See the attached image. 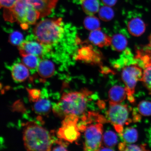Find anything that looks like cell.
I'll return each mask as SVG.
<instances>
[{
	"instance_id": "6da1fadb",
	"label": "cell",
	"mask_w": 151,
	"mask_h": 151,
	"mask_svg": "<svg viewBox=\"0 0 151 151\" xmlns=\"http://www.w3.org/2000/svg\"><path fill=\"white\" fill-rule=\"evenodd\" d=\"M91 93L88 90H84L81 92L64 94L53 107L54 114L64 118L69 115L78 116L84 114L87 105L88 97Z\"/></svg>"
},
{
	"instance_id": "7a4b0ae2",
	"label": "cell",
	"mask_w": 151,
	"mask_h": 151,
	"mask_svg": "<svg viewBox=\"0 0 151 151\" xmlns=\"http://www.w3.org/2000/svg\"><path fill=\"white\" fill-rule=\"evenodd\" d=\"M33 31L36 39L50 46L59 42L65 32L61 18H48L41 21L35 26Z\"/></svg>"
},
{
	"instance_id": "3957f363",
	"label": "cell",
	"mask_w": 151,
	"mask_h": 151,
	"mask_svg": "<svg viewBox=\"0 0 151 151\" xmlns=\"http://www.w3.org/2000/svg\"><path fill=\"white\" fill-rule=\"evenodd\" d=\"M23 139L28 151H50L53 143L49 132L34 123H29L24 128Z\"/></svg>"
},
{
	"instance_id": "277c9868",
	"label": "cell",
	"mask_w": 151,
	"mask_h": 151,
	"mask_svg": "<svg viewBox=\"0 0 151 151\" xmlns=\"http://www.w3.org/2000/svg\"><path fill=\"white\" fill-rule=\"evenodd\" d=\"M3 16L6 20L19 22L24 29L41 17L39 13L26 0H19L12 8L4 9Z\"/></svg>"
},
{
	"instance_id": "5b68a950",
	"label": "cell",
	"mask_w": 151,
	"mask_h": 151,
	"mask_svg": "<svg viewBox=\"0 0 151 151\" xmlns=\"http://www.w3.org/2000/svg\"><path fill=\"white\" fill-rule=\"evenodd\" d=\"M142 76V68L136 62L127 65L122 68V79L126 86L128 99L131 103L135 101L133 94L136 86L138 81H141Z\"/></svg>"
},
{
	"instance_id": "8992f818",
	"label": "cell",
	"mask_w": 151,
	"mask_h": 151,
	"mask_svg": "<svg viewBox=\"0 0 151 151\" xmlns=\"http://www.w3.org/2000/svg\"><path fill=\"white\" fill-rule=\"evenodd\" d=\"M129 113L127 105L109 101L107 112V120L112 124L120 136L124 131V124L129 123L130 121L128 119Z\"/></svg>"
},
{
	"instance_id": "52a82bcc",
	"label": "cell",
	"mask_w": 151,
	"mask_h": 151,
	"mask_svg": "<svg viewBox=\"0 0 151 151\" xmlns=\"http://www.w3.org/2000/svg\"><path fill=\"white\" fill-rule=\"evenodd\" d=\"M93 122L86 124L84 127L85 150L98 151L101 148L103 139V123Z\"/></svg>"
},
{
	"instance_id": "ba28073f",
	"label": "cell",
	"mask_w": 151,
	"mask_h": 151,
	"mask_svg": "<svg viewBox=\"0 0 151 151\" xmlns=\"http://www.w3.org/2000/svg\"><path fill=\"white\" fill-rule=\"evenodd\" d=\"M78 116L69 115L64 118L62 125L57 133L59 138L69 142L72 143L77 140L80 136L78 124Z\"/></svg>"
},
{
	"instance_id": "9c48e42d",
	"label": "cell",
	"mask_w": 151,
	"mask_h": 151,
	"mask_svg": "<svg viewBox=\"0 0 151 151\" xmlns=\"http://www.w3.org/2000/svg\"><path fill=\"white\" fill-rule=\"evenodd\" d=\"M135 59L143 69L142 81L151 94V50L149 47L138 50Z\"/></svg>"
},
{
	"instance_id": "30bf717a",
	"label": "cell",
	"mask_w": 151,
	"mask_h": 151,
	"mask_svg": "<svg viewBox=\"0 0 151 151\" xmlns=\"http://www.w3.org/2000/svg\"><path fill=\"white\" fill-rule=\"evenodd\" d=\"M18 49L21 56L32 54L42 58L51 50V46L43 44L37 40L36 41L27 40L21 43L18 46Z\"/></svg>"
},
{
	"instance_id": "8fae6325",
	"label": "cell",
	"mask_w": 151,
	"mask_h": 151,
	"mask_svg": "<svg viewBox=\"0 0 151 151\" xmlns=\"http://www.w3.org/2000/svg\"><path fill=\"white\" fill-rule=\"evenodd\" d=\"M40 14L41 17L48 16L56 6L58 0H26Z\"/></svg>"
},
{
	"instance_id": "7c38bea8",
	"label": "cell",
	"mask_w": 151,
	"mask_h": 151,
	"mask_svg": "<svg viewBox=\"0 0 151 151\" xmlns=\"http://www.w3.org/2000/svg\"><path fill=\"white\" fill-rule=\"evenodd\" d=\"M90 42L100 47L111 45V37L101 31V29L91 32L88 37Z\"/></svg>"
},
{
	"instance_id": "4fadbf2b",
	"label": "cell",
	"mask_w": 151,
	"mask_h": 151,
	"mask_svg": "<svg viewBox=\"0 0 151 151\" xmlns=\"http://www.w3.org/2000/svg\"><path fill=\"white\" fill-rule=\"evenodd\" d=\"M128 31L132 35L139 37L145 32L146 24L139 17H134L128 21L127 24Z\"/></svg>"
},
{
	"instance_id": "5bb4252c",
	"label": "cell",
	"mask_w": 151,
	"mask_h": 151,
	"mask_svg": "<svg viewBox=\"0 0 151 151\" xmlns=\"http://www.w3.org/2000/svg\"><path fill=\"white\" fill-rule=\"evenodd\" d=\"M11 74L14 80L17 82H23L29 76V71L27 67L23 63H17L11 68Z\"/></svg>"
},
{
	"instance_id": "9a60e30c",
	"label": "cell",
	"mask_w": 151,
	"mask_h": 151,
	"mask_svg": "<svg viewBox=\"0 0 151 151\" xmlns=\"http://www.w3.org/2000/svg\"><path fill=\"white\" fill-rule=\"evenodd\" d=\"M37 70L39 76L42 78H49L54 74L55 67L53 63L50 60H41L38 66Z\"/></svg>"
},
{
	"instance_id": "2e32d148",
	"label": "cell",
	"mask_w": 151,
	"mask_h": 151,
	"mask_svg": "<svg viewBox=\"0 0 151 151\" xmlns=\"http://www.w3.org/2000/svg\"><path fill=\"white\" fill-rule=\"evenodd\" d=\"M109 98L112 102L120 104L125 99L127 93L125 88L116 86L111 88L109 91Z\"/></svg>"
},
{
	"instance_id": "e0dca14e",
	"label": "cell",
	"mask_w": 151,
	"mask_h": 151,
	"mask_svg": "<svg viewBox=\"0 0 151 151\" xmlns=\"http://www.w3.org/2000/svg\"><path fill=\"white\" fill-rule=\"evenodd\" d=\"M127 38L123 34L117 33L111 37L110 46L114 50L120 52L124 50L127 46Z\"/></svg>"
},
{
	"instance_id": "ac0fdd59",
	"label": "cell",
	"mask_w": 151,
	"mask_h": 151,
	"mask_svg": "<svg viewBox=\"0 0 151 151\" xmlns=\"http://www.w3.org/2000/svg\"><path fill=\"white\" fill-rule=\"evenodd\" d=\"M84 12L88 16H93L99 12V2L98 0H80Z\"/></svg>"
},
{
	"instance_id": "d6986e66",
	"label": "cell",
	"mask_w": 151,
	"mask_h": 151,
	"mask_svg": "<svg viewBox=\"0 0 151 151\" xmlns=\"http://www.w3.org/2000/svg\"><path fill=\"white\" fill-rule=\"evenodd\" d=\"M51 104L49 100L45 99H39L34 105V109L37 114L46 115L50 112Z\"/></svg>"
},
{
	"instance_id": "ffe728a7",
	"label": "cell",
	"mask_w": 151,
	"mask_h": 151,
	"mask_svg": "<svg viewBox=\"0 0 151 151\" xmlns=\"http://www.w3.org/2000/svg\"><path fill=\"white\" fill-rule=\"evenodd\" d=\"M22 62L28 69L31 70L37 69L40 58L32 54H27L22 56Z\"/></svg>"
},
{
	"instance_id": "44dd1931",
	"label": "cell",
	"mask_w": 151,
	"mask_h": 151,
	"mask_svg": "<svg viewBox=\"0 0 151 151\" xmlns=\"http://www.w3.org/2000/svg\"><path fill=\"white\" fill-rule=\"evenodd\" d=\"M121 137H122L124 142L126 143H133L137 141L138 134L137 130L135 128L128 127L123 132Z\"/></svg>"
},
{
	"instance_id": "7402d4cb",
	"label": "cell",
	"mask_w": 151,
	"mask_h": 151,
	"mask_svg": "<svg viewBox=\"0 0 151 151\" xmlns=\"http://www.w3.org/2000/svg\"><path fill=\"white\" fill-rule=\"evenodd\" d=\"M85 28L91 32L101 29V23L99 19L93 16H88L85 18L84 22Z\"/></svg>"
},
{
	"instance_id": "603a6c76",
	"label": "cell",
	"mask_w": 151,
	"mask_h": 151,
	"mask_svg": "<svg viewBox=\"0 0 151 151\" xmlns=\"http://www.w3.org/2000/svg\"><path fill=\"white\" fill-rule=\"evenodd\" d=\"M94 51L89 47H82L78 50L76 59L88 61H92L96 54Z\"/></svg>"
},
{
	"instance_id": "cb8c5ba5",
	"label": "cell",
	"mask_w": 151,
	"mask_h": 151,
	"mask_svg": "<svg viewBox=\"0 0 151 151\" xmlns=\"http://www.w3.org/2000/svg\"><path fill=\"white\" fill-rule=\"evenodd\" d=\"M103 140L106 146L111 148L116 145L118 137L114 132L111 131H107L104 134Z\"/></svg>"
},
{
	"instance_id": "d4e9b609",
	"label": "cell",
	"mask_w": 151,
	"mask_h": 151,
	"mask_svg": "<svg viewBox=\"0 0 151 151\" xmlns=\"http://www.w3.org/2000/svg\"><path fill=\"white\" fill-rule=\"evenodd\" d=\"M99 17L101 20L108 22L112 20L114 16V11L111 7L104 6L100 8L99 11Z\"/></svg>"
},
{
	"instance_id": "484cf974",
	"label": "cell",
	"mask_w": 151,
	"mask_h": 151,
	"mask_svg": "<svg viewBox=\"0 0 151 151\" xmlns=\"http://www.w3.org/2000/svg\"><path fill=\"white\" fill-rule=\"evenodd\" d=\"M119 150L121 151H145V145H127L125 142L120 143L118 146Z\"/></svg>"
},
{
	"instance_id": "4316f807",
	"label": "cell",
	"mask_w": 151,
	"mask_h": 151,
	"mask_svg": "<svg viewBox=\"0 0 151 151\" xmlns=\"http://www.w3.org/2000/svg\"><path fill=\"white\" fill-rule=\"evenodd\" d=\"M138 109L139 113L144 116H151V101H142L138 105Z\"/></svg>"
},
{
	"instance_id": "83f0119b",
	"label": "cell",
	"mask_w": 151,
	"mask_h": 151,
	"mask_svg": "<svg viewBox=\"0 0 151 151\" xmlns=\"http://www.w3.org/2000/svg\"><path fill=\"white\" fill-rule=\"evenodd\" d=\"M23 36L22 34L17 31H14L9 36V41L11 44L19 46L23 42Z\"/></svg>"
},
{
	"instance_id": "f1b7e54d",
	"label": "cell",
	"mask_w": 151,
	"mask_h": 151,
	"mask_svg": "<svg viewBox=\"0 0 151 151\" xmlns=\"http://www.w3.org/2000/svg\"><path fill=\"white\" fill-rule=\"evenodd\" d=\"M19 0H0L1 8L9 9L14 6Z\"/></svg>"
},
{
	"instance_id": "f546056e",
	"label": "cell",
	"mask_w": 151,
	"mask_h": 151,
	"mask_svg": "<svg viewBox=\"0 0 151 151\" xmlns=\"http://www.w3.org/2000/svg\"><path fill=\"white\" fill-rule=\"evenodd\" d=\"M29 95L31 99L35 102L39 99L40 92L39 90L36 89L28 90Z\"/></svg>"
},
{
	"instance_id": "4dcf8cb0",
	"label": "cell",
	"mask_w": 151,
	"mask_h": 151,
	"mask_svg": "<svg viewBox=\"0 0 151 151\" xmlns=\"http://www.w3.org/2000/svg\"><path fill=\"white\" fill-rule=\"evenodd\" d=\"M104 5L109 7H112L116 4L117 0H101Z\"/></svg>"
},
{
	"instance_id": "1f68e13d",
	"label": "cell",
	"mask_w": 151,
	"mask_h": 151,
	"mask_svg": "<svg viewBox=\"0 0 151 151\" xmlns=\"http://www.w3.org/2000/svg\"><path fill=\"white\" fill-rule=\"evenodd\" d=\"M52 150L53 151H67V149H66L65 146H64L62 144H59V145L57 147H55Z\"/></svg>"
},
{
	"instance_id": "d6a6232c",
	"label": "cell",
	"mask_w": 151,
	"mask_h": 151,
	"mask_svg": "<svg viewBox=\"0 0 151 151\" xmlns=\"http://www.w3.org/2000/svg\"><path fill=\"white\" fill-rule=\"evenodd\" d=\"M100 151L101 150H113L112 149H111L110 148H109V147H102V148L100 149Z\"/></svg>"
},
{
	"instance_id": "836d02e7",
	"label": "cell",
	"mask_w": 151,
	"mask_h": 151,
	"mask_svg": "<svg viewBox=\"0 0 151 151\" xmlns=\"http://www.w3.org/2000/svg\"><path fill=\"white\" fill-rule=\"evenodd\" d=\"M149 43L148 47L151 49V34L149 37Z\"/></svg>"
}]
</instances>
